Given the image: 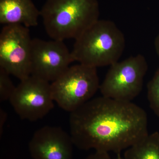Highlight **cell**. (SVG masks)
<instances>
[{
    "label": "cell",
    "mask_w": 159,
    "mask_h": 159,
    "mask_svg": "<svg viewBox=\"0 0 159 159\" xmlns=\"http://www.w3.org/2000/svg\"><path fill=\"white\" fill-rule=\"evenodd\" d=\"M69 125L74 145L83 150L120 153L148 134L142 107L102 96L70 113Z\"/></svg>",
    "instance_id": "cell-1"
},
{
    "label": "cell",
    "mask_w": 159,
    "mask_h": 159,
    "mask_svg": "<svg viewBox=\"0 0 159 159\" xmlns=\"http://www.w3.org/2000/svg\"><path fill=\"white\" fill-rule=\"evenodd\" d=\"M40 11L52 39H76L99 20L98 0H47Z\"/></svg>",
    "instance_id": "cell-2"
},
{
    "label": "cell",
    "mask_w": 159,
    "mask_h": 159,
    "mask_svg": "<svg viewBox=\"0 0 159 159\" xmlns=\"http://www.w3.org/2000/svg\"><path fill=\"white\" fill-rule=\"evenodd\" d=\"M75 40L74 61L96 68L119 61L125 46L124 34L108 20H98Z\"/></svg>",
    "instance_id": "cell-3"
},
{
    "label": "cell",
    "mask_w": 159,
    "mask_h": 159,
    "mask_svg": "<svg viewBox=\"0 0 159 159\" xmlns=\"http://www.w3.org/2000/svg\"><path fill=\"white\" fill-rule=\"evenodd\" d=\"M51 84L54 102L70 113L93 99L100 85L97 68L80 63L70 66Z\"/></svg>",
    "instance_id": "cell-4"
},
{
    "label": "cell",
    "mask_w": 159,
    "mask_h": 159,
    "mask_svg": "<svg viewBox=\"0 0 159 159\" xmlns=\"http://www.w3.org/2000/svg\"><path fill=\"white\" fill-rule=\"evenodd\" d=\"M148 69L147 61L141 54L115 63L110 66L99 87L102 96L131 102L142 92Z\"/></svg>",
    "instance_id": "cell-5"
},
{
    "label": "cell",
    "mask_w": 159,
    "mask_h": 159,
    "mask_svg": "<svg viewBox=\"0 0 159 159\" xmlns=\"http://www.w3.org/2000/svg\"><path fill=\"white\" fill-rule=\"evenodd\" d=\"M32 40L22 25H4L0 33V68L20 81L31 75Z\"/></svg>",
    "instance_id": "cell-6"
},
{
    "label": "cell",
    "mask_w": 159,
    "mask_h": 159,
    "mask_svg": "<svg viewBox=\"0 0 159 159\" xmlns=\"http://www.w3.org/2000/svg\"><path fill=\"white\" fill-rule=\"evenodd\" d=\"M9 101L21 119L30 121L42 119L54 107L51 83L32 75L21 80Z\"/></svg>",
    "instance_id": "cell-7"
},
{
    "label": "cell",
    "mask_w": 159,
    "mask_h": 159,
    "mask_svg": "<svg viewBox=\"0 0 159 159\" xmlns=\"http://www.w3.org/2000/svg\"><path fill=\"white\" fill-rule=\"evenodd\" d=\"M71 51L63 41L32 39L31 75L52 82L74 62Z\"/></svg>",
    "instance_id": "cell-8"
},
{
    "label": "cell",
    "mask_w": 159,
    "mask_h": 159,
    "mask_svg": "<svg viewBox=\"0 0 159 159\" xmlns=\"http://www.w3.org/2000/svg\"><path fill=\"white\" fill-rule=\"evenodd\" d=\"M74 145L62 128L47 125L34 133L29 146L33 159H73Z\"/></svg>",
    "instance_id": "cell-9"
},
{
    "label": "cell",
    "mask_w": 159,
    "mask_h": 159,
    "mask_svg": "<svg viewBox=\"0 0 159 159\" xmlns=\"http://www.w3.org/2000/svg\"><path fill=\"white\" fill-rule=\"evenodd\" d=\"M40 11L32 0H0V23L29 28L38 25Z\"/></svg>",
    "instance_id": "cell-10"
},
{
    "label": "cell",
    "mask_w": 159,
    "mask_h": 159,
    "mask_svg": "<svg viewBox=\"0 0 159 159\" xmlns=\"http://www.w3.org/2000/svg\"><path fill=\"white\" fill-rule=\"evenodd\" d=\"M124 159H159V132L148 134L126 149Z\"/></svg>",
    "instance_id": "cell-11"
},
{
    "label": "cell",
    "mask_w": 159,
    "mask_h": 159,
    "mask_svg": "<svg viewBox=\"0 0 159 159\" xmlns=\"http://www.w3.org/2000/svg\"><path fill=\"white\" fill-rule=\"evenodd\" d=\"M147 97L150 108L159 118V69L147 84Z\"/></svg>",
    "instance_id": "cell-12"
},
{
    "label": "cell",
    "mask_w": 159,
    "mask_h": 159,
    "mask_svg": "<svg viewBox=\"0 0 159 159\" xmlns=\"http://www.w3.org/2000/svg\"><path fill=\"white\" fill-rule=\"evenodd\" d=\"M10 74L4 69L0 68V101L1 102L10 99L14 93L15 86L10 78Z\"/></svg>",
    "instance_id": "cell-13"
},
{
    "label": "cell",
    "mask_w": 159,
    "mask_h": 159,
    "mask_svg": "<svg viewBox=\"0 0 159 159\" xmlns=\"http://www.w3.org/2000/svg\"><path fill=\"white\" fill-rule=\"evenodd\" d=\"M84 159H111L108 152H95Z\"/></svg>",
    "instance_id": "cell-14"
},
{
    "label": "cell",
    "mask_w": 159,
    "mask_h": 159,
    "mask_svg": "<svg viewBox=\"0 0 159 159\" xmlns=\"http://www.w3.org/2000/svg\"><path fill=\"white\" fill-rule=\"evenodd\" d=\"M7 113L3 109H0V134L2 135V134L3 127L5 125L7 119Z\"/></svg>",
    "instance_id": "cell-15"
},
{
    "label": "cell",
    "mask_w": 159,
    "mask_h": 159,
    "mask_svg": "<svg viewBox=\"0 0 159 159\" xmlns=\"http://www.w3.org/2000/svg\"><path fill=\"white\" fill-rule=\"evenodd\" d=\"M154 47L157 55L159 58V34L157 35L155 39Z\"/></svg>",
    "instance_id": "cell-16"
},
{
    "label": "cell",
    "mask_w": 159,
    "mask_h": 159,
    "mask_svg": "<svg viewBox=\"0 0 159 159\" xmlns=\"http://www.w3.org/2000/svg\"><path fill=\"white\" fill-rule=\"evenodd\" d=\"M116 159H124L123 157L121 156V154H117V157Z\"/></svg>",
    "instance_id": "cell-17"
}]
</instances>
